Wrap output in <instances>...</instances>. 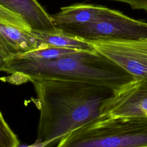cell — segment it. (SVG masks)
<instances>
[{"label": "cell", "instance_id": "cell-12", "mask_svg": "<svg viewBox=\"0 0 147 147\" xmlns=\"http://www.w3.org/2000/svg\"><path fill=\"white\" fill-rule=\"evenodd\" d=\"M20 142L0 111V147H18Z\"/></svg>", "mask_w": 147, "mask_h": 147}, {"label": "cell", "instance_id": "cell-3", "mask_svg": "<svg viewBox=\"0 0 147 147\" xmlns=\"http://www.w3.org/2000/svg\"><path fill=\"white\" fill-rule=\"evenodd\" d=\"M56 147H147V115L100 114L66 134Z\"/></svg>", "mask_w": 147, "mask_h": 147}, {"label": "cell", "instance_id": "cell-2", "mask_svg": "<svg viewBox=\"0 0 147 147\" xmlns=\"http://www.w3.org/2000/svg\"><path fill=\"white\" fill-rule=\"evenodd\" d=\"M0 71L11 74L14 84L33 79L80 82L116 91L134 78L95 49L78 51L49 60H30L14 56L3 61Z\"/></svg>", "mask_w": 147, "mask_h": 147}, {"label": "cell", "instance_id": "cell-15", "mask_svg": "<svg viewBox=\"0 0 147 147\" xmlns=\"http://www.w3.org/2000/svg\"><path fill=\"white\" fill-rule=\"evenodd\" d=\"M50 144H51V142L47 141L43 142H39L37 141H35L34 143L28 145L26 147H48Z\"/></svg>", "mask_w": 147, "mask_h": 147}, {"label": "cell", "instance_id": "cell-8", "mask_svg": "<svg viewBox=\"0 0 147 147\" xmlns=\"http://www.w3.org/2000/svg\"><path fill=\"white\" fill-rule=\"evenodd\" d=\"M107 9L101 5L75 3L61 7L59 11L51 17L56 27L65 29L96 21Z\"/></svg>", "mask_w": 147, "mask_h": 147}, {"label": "cell", "instance_id": "cell-16", "mask_svg": "<svg viewBox=\"0 0 147 147\" xmlns=\"http://www.w3.org/2000/svg\"><path fill=\"white\" fill-rule=\"evenodd\" d=\"M3 60L2 59V58L0 57V71H1V69L3 65Z\"/></svg>", "mask_w": 147, "mask_h": 147}, {"label": "cell", "instance_id": "cell-10", "mask_svg": "<svg viewBox=\"0 0 147 147\" xmlns=\"http://www.w3.org/2000/svg\"><path fill=\"white\" fill-rule=\"evenodd\" d=\"M29 33L37 41L38 48L53 47L78 51L94 49L86 40L79 38L58 27L51 31L31 29Z\"/></svg>", "mask_w": 147, "mask_h": 147}, {"label": "cell", "instance_id": "cell-1", "mask_svg": "<svg viewBox=\"0 0 147 147\" xmlns=\"http://www.w3.org/2000/svg\"><path fill=\"white\" fill-rule=\"evenodd\" d=\"M40 110L36 141L59 142L70 131L100 115L113 91L96 85L56 79H33Z\"/></svg>", "mask_w": 147, "mask_h": 147}, {"label": "cell", "instance_id": "cell-13", "mask_svg": "<svg viewBox=\"0 0 147 147\" xmlns=\"http://www.w3.org/2000/svg\"><path fill=\"white\" fill-rule=\"evenodd\" d=\"M0 24L17 27L20 29L30 31V26L19 15L0 6Z\"/></svg>", "mask_w": 147, "mask_h": 147}, {"label": "cell", "instance_id": "cell-6", "mask_svg": "<svg viewBox=\"0 0 147 147\" xmlns=\"http://www.w3.org/2000/svg\"><path fill=\"white\" fill-rule=\"evenodd\" d=\"M100 114L113 117L147 115V78L134 79L112 92Z\"/></svg>", "mask_w": 147, "mask_h": 147}, {"label": "cell", "instance_id": "cell-4", "mask_svg": "<svg viewBox=\"0 0 147 147\" xmlns=\"http://www.w3.org/2000/svg\"><path fill=\"white\" fill-rule=\"evenodd\" d=\"M61 29L86 40H147L146 22L109 8L96 21Z\"/></svg>", "mask_w": 147, "mask_h": 147}, {"label": "cell", "instance_id": "cell-7", "mask_svg": "<svg viewBox=\"0 0 147 147\" xmlns=\"http://www.w3.org/2000/svg\"><path fill=\"white\" fill-rule=\"evenodd\" d=\"M0 6L21 16L32 30L51 31L57 28L37 0H0Z\"/></svg>", "mask_w": 147, "mask_h": 147}, {"label": "cell", "instance_id": "cell-9", "mask_svg": "<svg viewBox=\"0 0 147 147\" xmlns=\"http://www.w3.org/2000/svg\"><path fill=\"white\" fill-rule=\"evenodd\" d=\"M37 48V41L29 31L0 24V57L3 61Z\"/></svg>", "mask_w": 147, "mask_h": 147}, {"label": "cell", "instance_id": "cell-5", "mask_svg": "<svg viewBox=\"0 0 147 147\" xmlns=\"http://www.w3.org/2000/svg\"><path fill=\"white\" fill-rule=\"evenodd\" d=\"M86 41L95 51L113 61L134 79L147 78V40Z\"/></svg>", "mask_w": 147, "mask_h": 147}, {"label": "cell", "instance_id": "cell-11", "mask_svg": "<svg viewBox=\"0 0 147 147\" xmlns=\"http://www.w3.org/2000/svg\"><path fill=\"white\" fill-rule=\"evenodd\" d=\"M76 51H78L68 48L47 47L37 48L16 56L30 60H49L59 58Z\"/></svg>", "mask_w": 147, "mask_h": 147}, {"label": "cell", "instance_id": "cell-14", "mask_svg": "<svg viewBox=\"0 0 147 147\" xmlns=\"http://www.w3.org/2000/svg\"><path fill=\"white\" fill-rule=\"evenodd\" d=\"M90 1V0H87ZM127 3L132 9L143 10L147 11V0H110Z\"/></svg>", "mask_w": 147, "mask_h": 147}]
</instances>
